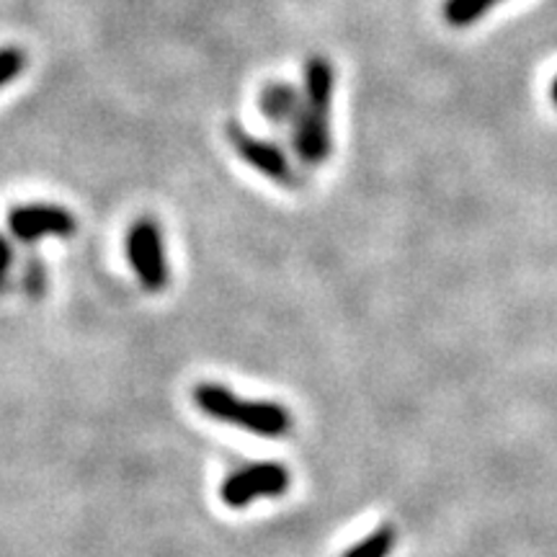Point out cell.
<instances>
[{"mask_svg":"<svg viewBox=\"0 0 557 557\" xmlns=\"http://www.w3.org/2000/svg\"><path fill=\"white\" fill-rule=\"evenodd\" d=\"M302 107L292 127V148L310 169H318L333 156V94H336V67L323 54L305 62Z\"/></svg>","mask_w":557,"mask_h":557,"instance_id":"obj_1","label":"cell"},{"mask_svg":"<svg viewBox=\"0 0 557 557\" xmlns=\"http://www.w3.org/2000/svg\"><path fill=\"white\" fill-rule=\"evenodd\" d=\"M194 403L209 418H218L222 423L246 429L250 434H259L267 438L287 436L295 418L282 403L274 400H240L233 389L218 382H201L194 387Z\"/></svg>","mask_w":557,"mask_h":557,"instance_id":"obj_2","label":"cell"},{"mask_svg":"<svg viewBox=\"0 0 557 557\" xmlns=\"http://www.w3.org/2000/svg\"><path fill=\"white\" fill-rule=\"evenodd\" d=\"M127 259L148 292H163L171 282L169 253H165L163 233L156 220L143 218L127 233Z\"/></svg>","mask_w":557,"mask_h":557,"instance_id":"obj_3","label":"cell"},{"mask_svg":"<svg viewBox=\"0 0 557 557\" xmlns=\"http://www.w3.org/2000/svg\"><path fill=\"white\" fill-rule=\"evenodd\" d=\"M292 475L278 462H256L235 470L220 485L222 504L230 508H246L259 498H278L289 491Z\"/></svg>","mask_w":557,"mask_h":557,"instance_id":"obj_4","label":"cell"},{"mask_svg":"<svg viewBox=\"0 0 557 557\" xmlns=\"http://www.w3.org/2000/svg\"><path fill=\"white\" fill-rule=\"evenodd\" d=\"M227 137L243 163L250 165L253 171H259L261 176H267L269 181H274V184L284 186V189H299L302 181H299L287 152L278 148L276 143L250 135V132L243 129L238 122H230Z\"/></svg>","mask_w":557,"mask_h":557,"instance_id":"obj_5","label":"cell"},{"mask_svg":"<svg viewBox=\"0 0 557 557\" xmlns=\"http://www.w3.org/2000/svg\"><path fill=\"white\" fill-rule=\"evenodd\" d=\"M9 227L21 243H37L41 238H70L78 227L73 212L60 205H18L9 212Z\"/></svg>","mask_w":557,"mask_h":557,"instance_id":"obj_6","label":"cell"},{"mask_svg":"<svg viewBox=\"0 0 557 557\" xmlns=\"http://www.w3.org/2000/svg\"><path fill=\"white\" fill-rule=\"evenodd\" d=\"M299 107H302V90L287 81H271L261 88L259 111L263 120L276 127H295Z\"/></svg>","mask_w":557,"mask_h":557,"instance_id":"obj_7","label":"cell"},{"mask_svg":"<svg viewBox=\"0 0 557 557\" xmlns=\"http://www.w3.org/2000/svg\"><path fill=\"white\" fill-rule=\"evenodd\" d=\"M395 545H398V529L380 527V529H374L369 537L361 540L359 545L346 549L344 557H389Z\"/></svg>","mask_w":557,"mask_h":557,"instance_id":"obj_8","label":"cell"},{"mask_svg":"<svg viewBox=\"0 0 557 557\" xmlns=\"http://www.w3.org/2000/svg\"><path fill=\"white\" fill-rule=\"evenodd\" d=\"M498 3L500 0H447L444 3V18L451 26H470Z\"/></svg>","mask_w":557,"mask_h":557,"instance_id":"obj_9","label":"cell"},{"mask_svg":"<svg viewBox=\"0 0 557 557\" xmlns=\"http://www.w3.org/2000/svg\"><path fill=\"white\" fill-rule=\"evenodd\" d=\"M45 287H47L45 261L37 259V256H32V259L24 263V269H21V289H24L32 299H39L45 295Z\"/></svg>","mask_w":557,"mask_h":557,"instance_id":"obj_10","label":"cell"},{"mask_svg":"<svg viewBox=\"0 0 557 557\" xmlns=\"http://www.w3.org/2000/svg\"><path fill=\"white\" fill-rule=\"evenodd\" d=\"M26 67V52L18 47H0V88L18 78Z\"/></svg>","mask_w":557,"mask_h":557,"instance_id":"obj_11","label":"cell"},{"mask_svg":"<svg viewBox=\"0 0 557 557\" xmlns=\"http://www.w3.org/2000/svg\"><path fill=\"white\" fill-rule=\"evenodd\" d=\"M13 274V246L5 235H0V292L9 289Z\"/></svg>","mask_w":557,"mask_h":557,"instance_id":"obj_12","label":"cell"},{"mask_svg":"<svg viewBox=\"0 0 557 557\" xmlns=\"http://www.w3.org/2000/svg\"><path fill=\"white\" fill-rule=\"evenodd\" d=\"M553 99H555V103H557V78H555V83H553Z\"/></svg>","mask_w":557,"mask_h":557,"instance_id":"obj_13","label":"cell"}]
</instances>
